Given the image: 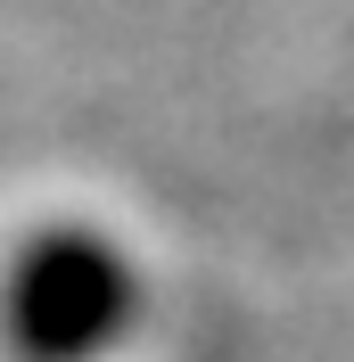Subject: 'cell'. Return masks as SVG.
I'll list each match as a JSON object with an SVG mask.
<instances>
[{
  "instance_id": "6da1fadb",
  "label": "cell",
  "mask_w": 354,
  "mask_h": 362,
  "mask_svg": "<svg viewBox=\"0 0 354 362\" xmlns=\"http://www.w3.org/2000/svg\"><path fill=\"white\" fill-rule=\"evenodd\" d=\"M0 313L17 362H99L132 321V272L91 230H42L8 272Z\"/></svg>"
}]
</instances>
